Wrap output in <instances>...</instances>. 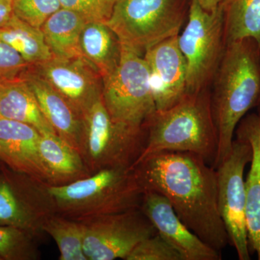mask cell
Masks as SVG:
<instances>
[{
  "label": "cell",
  "mask_w": 260,
  "mask_h": 260,
  "mask_svg": "<svg viewBox=\"0 0 260 260\" xmlns=\"http://www.w3.org/2000/svg\"><path fill=\"white\" fill-rule=\"evenodd\" d=\"M144 191L164 195L186 226L221 251L230 244L218 206L216 170L200 155L162 152L133 167Z\"/></svg>",
  "instance_id": "1"
},
{
  "label": "cell",
  "mask_w": 260,
  "mask_h": 260,
  "mask_svg": "<svg viewBox=\"0 0 260 260\" xmlns=\"http://www.w3.org/2000/svg\"><path fill=\"white\" fill-rule=\"evenodd\" d=\"M25 180L46 215L78 221L140 208L145 194L133 168H107L64 185L40 182L28 176Z\"/></svg>",
  "instance_id": "2"
},
{
  "label": "cell",
  "mask_w": 260,
  "mask_h": 260,
  "mask_svg": "<svg viewBox=\"0 0 260 260\" xmlns=\"http://www.w3.org/2000/svg\"><path fill=\"white\" fill-rule=\"evenodd\" d=\"M210 92L218 139L215 169L230 152L238 124L260 102V47L255 41L225 45Z\"/></svg>",
  "instance_id": "3"
},
{
  "label": "cell",
  "mask_w": 260,
  "mask_h": 260,
  "mask_svg": "<svg viewBox=\"0 0 260 260\" xmlns=\"http://www.w3.org/2000/svg\"><path fill=\"white\" fill-rule=\"evenodd\" d=\"M144 129V148L135 164L162 152H189L213 167L218 139L210 88L187 93L173 107L155 111L145 123Z\"/></svg>",
  "instance_id": "4"
},
{
  "label": "cell",
  "mask_w": 260,
  "mask_h": 260,
  "mask_svg": "<svg viewBox=\"0 0 260 260\" xmlns=\"http://www.w3.org/2000/svg\"><path fill=\"white\" fill-rule=\"evenodd\" d=\"M188 0H116L107 25L121 45L144 54L180 34L189 14Z\"/></svg>",
  "instance_id": "5"
},
{
  "label": "cell",
  "mask_w": 260,
  "mask_h": 260,
  "mask_svg": "<svg viewBox=\"0 0 260 260\" xmlns=\"http://www.w3.org/2000/svg\"><path fill=\"white\" fill-rule=\"evenodd\" d=\"M102 82L103 102L112 120L129 129H144L156 107L143 54L121 45L120 60Z\"/></svg>",
  "instance_id": "6"
},
{
  "label": "cell",
  "mask_w": 260,
  "mask_h": 260,
  "mask_svg": "<svg viewBox=\"0 0 260 260\" xmlns=\"http://www.w3.org/2000/svg\"><path fill=\"white\" fill-rule=\"evenodd\" d=\"M81 156L90 174L107 168H133L145 146V129L112 120L102 96L85 113Z\"/></svg>",
  "instance_id": "7"
},
{
  "label": "cell",
  "mask_w": 260,
  "mask_h": 260,
  "mask_svg": "<svg viewBox=\"0 0 260 260\" xmlns=\"http://www.w3.org/2000/svg\"><path fill=\"white\" fill-rule=\"evenodd\" d=\"M178 44L185 59L187 93L209 89L225 47L220 6L207 11L197 0H191Z\"/></svg>",
  "instance_id": "8"
},
{
  "label": "cell",
  "mask_w": 260,
  "mask_h": 260,
  "mask_svg": "<svg viewBox=\"0 0 260 260\" xmlns=\"http://www.w3.org/2000/svg\"><path fill=\"white\" fill-rule=\"evenodd\" d=\"M252 155L245 140H234L226 157L215 169L218 186V206L230 244L240 260L251 259L246 225V197L244 169Z\"/></svg>",
  "instance_id": "9"
},
{
  "label": "cell",
  "mask_w": 260,
  "mask_h": 260,
  "mask_svg": "<svg viewBox=\"0 0 260 260\" xmlns=\"http://www.w3.org/2000/svg\"><path fill=\"white\" fill-rule=\"evenodd\" d=\"M81 222L88 260L125 259L138 243L157 233L140 208Z\"/></svg>",
  "instance_id": "10"
},
{
  "label": "cell",
  "mask_w": 260,
  "mask_h": 260,
  "mask_svg": "<svg viewBox=\"0 0 260 260\" xmlns=\"http://www.w3.org/2000/svg\"><path fill=\"white\" fill-rule=\"evenodd\" d=\"M30 68L62 95L82 117L102 96V77L84 58L53 57Z\"/></svg>",
  "instance_id": "11"
},
{
  "label": "cell",
  "mask_w": 260,
  "mask_h": 260,
  "mask_svg": "<svg viewBox=\"0 0 260 260\" xmlns=\"http://www.w3.org/2000/svg\"><path fill=\"white\" fill-rule=\"evenodd\" d=\"M140 209L158 234L184 260H220V251L203 242L179 218L164 195L145 191Z\"/></svg>",
  "instance_id": "12"
},
{
  "label": "cell",
  "mask_w": 260,
  "mask_h": 260,
  "mask_svg": "<svg viewBox=\"0 0 260 260\" xmlns=\"http://www.w3.org/2000/svg\"><path fill=\"white\" fill-rule=\"evenodd\" d=\"M156 110L175 105L187 94L185 59L178 36L158 43L145 51Z\"/></svg>",
  "instance_id": "13"
},
{
  "label": "cell",
  "mask_w": 260,
  "mask_h": 260,
  "mask_svg": "<svg viewBox=\"0 0 260 260\" xmlns=\"http://www.w3.org/2000/svg\"><path fill=\"white\" fill-rule=\"evenodd\" d=\"M41 136L30 124L0 117V160L13 172L49 183L39 152Z\"/></svg>",
  "instance_id": "14"
},
{
  "label": "cell",
  "mask_w": 260,
  "mask_h": 260,
  "mask_svg": "<svg viewBox=\"0 0 260 260\" xmlns=\"http://www.w3.org/2000/svg\"><path fill=\"white\" fill-rule=\"evenodd\" d=\"M47 215L32 200L23 174L0 168V225L22 229L40 237Z\"/></svg>",
  "instance_id": "15"
},
{
  "label": "cell",
  "mask_w": 260,
  "mask_h": 260,
  "mask_svg": "<svg viewBox=\"0 0 260 260\" xmlns=\"http://www.w3.org/2000/svg\"><path fill=\"white\" fill-rule=\"evenodd\" d=\"M23 77L35 95L43 114L57 136L81 153L83 117L75 112L62 95L31 68H29Z\"/></svg>",
  "instance_id": "16"
},
{
  "label": "cell",
  "mask_w": 260,
  "mask_h": 260,
  "mask_svg": "<svg viewBox=\"0 0 260 260\" xmlns=\"http://www.w3.org/2000/svg\"><path fill=\"white\" fill-rule=\"evenodd\" d=\"M237 138L251 145L252 155L245 181L246 225L251 253L260 260V119L256 114H247L238 124Z\"/></svg>",
  "instance_id": "17"
},
{
  "label": "cell",
  "mask_w": 260,
  "mask_h": 260,
  "mask_svg": "<svg viewBox=\"0 0 260 260\" xmlns=\"http://www.w3.org/2000/svg\"><path fill=\"white\" fill-rule=\"evenodd\" d=\"M0 117L30 124L42 135H56L23 77L0 80Z\"/></svg>",
  "instance_id": "18"
},
{
  "label": "cell",
  "mask_w": 260,
  "mask_h": 260,
  "mask_svg": "<svg viewBox=\"0 0 260 260\" xmlns=\"http://www.w3.org/2000/svg\"><path fill=\"white\" fill-rule=\"evenodd\" d=\"M39 152L49 184L64 185L91 175L79 152L57 135H42Z\"/></svg>",
  "instance_id": "19"
},
{
  "label": "cell",
  "mask_w": 260,
  "mask_h": 260,
  "mask_svg": "<svg viewBox=\"0 0 260 260\" xmlns=\"http://www.w3.org/2000/svg\"><path fill=\"white\" fill-rule=\"evenodd\" d=\"M87 23L78 13L61 8L43 24L41 30L54 57L83 58L80 37Z\"/></svg>",
  "instance_id": "20"
},
{
  "label": "cell",
  "mask_w": 260,
  "mask_h": 260,
  "mask_svg": "<svg viewBox=\"0 0 260 260\" xmlns=\"http://www.w3.org/2000/svg\"><path fill=\"white\" fill-rule=\"evenodd\" d=\"M82 55L102 78L115 69L120 60L121 44L107 24L89 22L80 37Z\"/></svg>",
  "instance_id": "21"
},
{
  "label": "cell",
  "mask_w": 260,
  "mask_h": 260,
  "mask_svg": "<svg viewBox=\"0 0 260 260\" xmlns=\"http://www.w3.org/2000/svg\"><path fill=\"white\" fill-rule=\"evenodd\" d=\"M0 39L18 51L30 67L54 57L41 28H35L14 15L0 26Z\"/></svg>",
  "instance_id": "22"
},
{
  "label": "cell",
  "mask_w": 260,
  "mask_h": 260,
  "mask_svg": "<svg viewBox=\"0 0 260 260\" xmlns=\"http://www.w3.org/2000/svg\"><path fill=\"white\" fill-rule=\"evenodd\" d=\"M225 45L244 39H251L260 47V0H223Z\"/></svg>",
  "instance_id": "23"
},
{
  "label": "cell",
  "mask_w": 260,
  "mask_h": 260,
  "mask_svg": "<svg viewBox=\"0 0 260 260\" xmlns=\"http://www.w3.org/2000/svg\"><path fill=\"white\" fill-rule=\"evenodd\" d=\"M43 231L50 235L59 248L60 260H88L83 251V222L60 216L47 215Z\"/></svg>",
  "instance_id": "24"
},
{
  "label": "cell",
  "mask_w": 260,
  "mask_h": 260,
  "mask_svg": "<svg viewBox=\"0 0 260 260\" xmlns=\"http://www.w3.org/2000/svg\"><path fill=\"white\" fill-rule=\"evenodd\" d=\"M35 238L13 226L0 225V258L2 260H35L39 258Z\"/></svg>",
  "instance_id": "25"
},
{
  "label": "cell",
  "mask_w": 260,
  "mask_h": 260,
  "mask_svg": "<svg viewBox=\"0 0 260 260\" xmlns=\"http://www.w3.org/2000/svg\"><path fill=\"white\" fill-rule=\"evenodd\" d=\"M61 8L59 0H14L15 15L37 28Z\"/></svg>",
  "instance_id": "26"
},
{
  "label": "cell",
  "mask_w": 260,
  "mask_h": 260,
  "mask_svg": "<svg viewBox=\"0 0 260 260\" xmlns=\"http://www.w3.org/2000/svg\"><path fill=\"white\" fill-rule=\"evenodd\" d=\"M125 260H184L181 254L158 234L143 239Z\"/></svg>",
  "instance_id": "27"
},
{
  "label": "cell",
  "mask_w": 260,
  "mask_h": 260,
  "mask_svg": "<svg viewBox=\"0 0 260 260\" xmlns=\"http://www.w3.org/2000/svg\"><path fill=\"white\" fill-rule=\"evenodd\" d=\"M61 8L73 10L88 23H106L112 16L116 0H59Z\"/></svg>",
  "instance_id": "28"
},
{
  "label": "cell",
  "mask_w": 260,
  "mask_h": 260,
  "mask_svg": "<svg viewBox=\"0 0 260 260\" xmlns=\"http://www.w3.org/2000/svg\"><path fill=\"white\" fill-rule=\"evenodd\" d=\"M30 68L18 51L0 39V80L22 78Z\"/></svg>",
  "instance_id": "29"
},
{
  "label": "cell",
  "mask_w": 260,
  "mask_h": 260,
  "mask_svg": "<svg viewBox=\"0 0 260 260\" xmlns=\"http://www.w3.org/2000/svg\"><path fill=\"white\" fill-rule=\"evenodd\" d=\"M14 15V0H0V26L8 23Z\"/></svg>",
  "instance_id": "30"
},
{
  "label": "cell",
  "mask_w": 260,
  "mask_h": 260,
  "mask_svg": "<svg viewBox=\"0 0 260 260\" xmlns=\"http://www.w3.org/2000/svg\"><path fill=\"white\" fill-rule=\"evenodd\" d=\"M200 6L207 11H213L220 6L223 0H197Z\"/></svg>",
  "instance_id": "31"
},
{
  "label": "cell",
  "mask_w": 260,
  "mask_h": 260,
  "mask_svg": "<svg viewBox=\"0 0 260 260\" xmlns=\"http://www.w3.org/2000/svg\"><path fill=\"white\" fill-rule=\"evenodd\" d=\"M257 114H257L258 116H259L260 119V102L259 103V104H258L257 105Z\"/></svg>",
  "instance_id": "32"
},
{
  "label": "cell",
  "mask_w": 260,
  "mask_h": 260,
  "mask_svg": "<svg viewBox=\"0 0 260 260\" xmlns=\"http://www.w3.org/2000/svg\"><path fill=\"white\" fill-rule=\"evenodd\" d=\"M0 260H2V259H1V258H0Z\"/></svg>",
  "instance_id": "33"
}]
</instances>
